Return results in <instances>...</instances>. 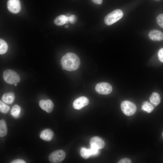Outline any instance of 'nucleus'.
Masks as SVG:
<instances>
[{
  "mask_svg": "<svg viewBox=\"0 0 163 163\" xmlns=\"http://www.w3.org/2000/svg\"><path fill=\"white\" fill-rule=\"evenodd\" d=\"M10 109L9 106L4 103L1 101H0V111L2 113L4 114L7 113Z\"/></svg>",
  "mask_w": 163,
  "mask_h": 163,
  "instance_id": "obj_21",
  "label": "nucleus"
},
{
  "mask_svg": "<svg viewBox=\"0 0 163 163\" xmlns=\"http://www.w3.org/2000/svg\"><path fill=\"white\" fill-rule=\"evenodd\" d=\"M17 85L16 84H15V86H16Z\"/></svg>",
  "mask_w": 163,
  "mask_h": 163,
  "instance_id": "obj_30",
  "label": "nucleus"
},
{
  "mask_svg": "<svg viewBox=\"0 0 163 163\" xmlns=\"http://www.w3.org/2000/svg\"><path fill=\"white\" fill-rule=\"evenodd\" d=\"M68 17L64 15H61L57 17L54 21L55 24L61 26L68 22Z\"/></svg>",
  "mask_w": 163,
  "mask_h": 163,
  "instance_id": "obj_15",
  "label": "nucleus"
},
{
  "mask_svg": "<svg viewBox=\"0 0 163 163\" xmlns=\"http://www.w3.org/2000/svg\"><path fill=\"white\" fill-rule=\"evenodd\" d=\"M121 110L123 113L128 116H131L134 114L136 110V107L133 103L128 101H123L120 105Z\"/></svg>",
  "mask_w": 163,
  "mask_h": 163,
  "instance_id": "obj_4",
  "label": "nucleus"
},
{
  "mask_svg": "<svg viewBox=\"0 0 163 163\" xmlns=\"http://www.w3.org/2000/svg\"><path fill=\"white\" fill-rule=\"evenodd\" d=\"M131 162L130 159L128 158H123L118 162V163H130Z\"/></svg>",
  "mask_w": 163,
  "mask_h": 163,
  "instance_id": "obj_25",
  "label": "nucleus"
},
{
  "mask_svg": "<svg viewBox=\"0 0 163 163\" xmlns=\"http://www.w3.org/2000/svg\"><path fill=\"white\" fill-rule=\"evenodd\" d=\"M39 106L42 109L48 113L51 112L54 107V105L53 102L50 99L42 100L40 101Z\"/></svg>",
  "mask_w": 163,
  "mask_h": 163,
  "instance_id": "obj_9",
  "label": "nucleus"
},
{
  "mask_svg": "<svg viewBox=\"0 0 163 163\" xmlns=\"http://www.w3.org/2000/svg\"><path fill=\"white\" fill-rule=\"evenodd\" d=\"M158 56L159 60L163 62V48L160 49L158 51Z\"/></svg>",
  "mask_w": 163,
  "mask_h": 163,
  "instance_id": "obj_24",
  "label": "nucleus"
},
{
  "mask_svg": "<svg viewBox=\"0 0 163 163\" xmlns=\"http://www.w3.org/2000/svg\"><path fill=\"white\" fill-rule=\"evenodd\" d=\"M103 0H91L92 2L95 4L100 5L102 3Z\"/></svg>",
  "mask_w": 163,
  "mask_h": 163,
  "instance_id": "obj_27",
  "label": "nucleus"
},
{
  "mask_svg": "<svg viewBox=\"0 0 163 163\" xmlns=\"http://www.w3.org/2000/svg\"><path fill=\"white\" fill-rule=\"evenodd\" d=\"M7 6L8 10L13 14L18 13L21 9V5L19 0H8Z\"/></svg>",
  "mask_w": 163,
  "mask_h": 163,
  "instance_id": "obj_8",
  "label": "nucleus"
},
{
  "mask_svg": "<svg viewBox=\"0 0 163 163\" xmlns=\"http://www.w3.org/2000/svg\"><path fill=\"white\" fill-rule=\"evenodd\" d=\"M65 27L66 28H67L69 27V26L68 25H66L65 26Z\"/></svg>",
  "mask_w": 163,
  "mask_h": 163,
  "instance_id": "obj_28",
  "label": "nucleus"
},
{
  "mask_svg": "<svg viewBox=\"0 0 163 163\" xmlns=\"http://www.w3.org/2000/svg\"><path fill=\"white\" fill-rule=\"evenodd\" d=\"M89 104V100L85 96H81L76 98L73 103V108L76 110H80Z\"/></svg>",
  "mask_w": 163,
  "mask_h": 163,
  "instance_id": "obj_7",
  "label": "nucleus"
},
{
  "mask_svg": "<svg viewBox=\"0 0 163 163\" xmlns=\"http://www.w3.org/2000/svg\"><path fill=\"white\" fill-rule=\"evenodd\" d=\"M77 21V17L74 15H72L68 16V21L72 24H75Z\"/></svg>",
  "mask_w": 163,
  "mask_h": 163,
  "instance_id": "obj_23",
  "label": "nucleus"
},
{
  "mask_svg": "<svg viewBox=\"0 0 163 163\" xmlns=\"http://www.w3.org/2000/svg\"><path fill=\"white\" fill-rule=\"evenodd\" d=\"M61 64L64 69L68 71H72L79 68L80 61L78 57L75 53H68L62 57Z\"/></svg>",
  "mask_w": 163,
  "mask_h": 163,
  "instance_id": "obj_1",
  "label": "nucleus"
},
{
  "mask_svg": "<svg viewBox=\"0 0 163 163\" xmlns=\"http://www.w3.org/2000/svg\"><path fill=\"white\" fill-rule=\"evenodd\" d=\"M91 146L95 147L98 149L104 148L105 143L103 140L98 136H94L92 138L90 142Z\"/></svg>",
  "mask_w": 163,
  "mask_h": 163,
  "instance_id": "obj_10",
  "label": "nucleus"
},
{
  "mask_svg": "<svg viewBox=\"0 0 163 163\" xmlns=\"http://www.w3.org/2000/svg\"><path fill=\"white\" fill-rule=\"evenodd\" d=\"M11 163H25L26 162L24 160L20 159H17L14 160L11 162Z\"/></svg>",
  "mask_w": 163,
  "mask_h": 163,
  "instance_id": "obj_26",
  "label": "nucleus"
},
{
  "mask_svg": "<svg viewBox=\"0 0 163 163\" xmlns=\"http://www.w3.org/2000/svg\"><path fill=\"white\" fill-rule=\"evenodd\" d=\"M154 107L151 104L147 101H144L141 107L142 110L148 113H151L154 109Z\"/></svg>",
  "mask_w": 163,
  "mask_h": 163,
  "instance_id": "obj_16",
  "label": "nucleus"
},
{
  "mask_svg": "<svg viewBox=\"0 0 163 163\" xmlns=\"http://www.w3.org/2000/svg\"><path fill=\"white\" fill-rule=\"evenodd\" d=\"M66 156L65 152L62 150H58L52 152L49 157V161L53 163H59L62 162Z\"/></svg>",
  "mask_w": 163,
  "mask_h": 163,
  "instance_id": "obj_5",
  "label": "nucleus"
},
{
  "mask_svg": "<svg viewBox=\"0 0 163 163\" xmlns=\"http://www.w3.org/2000/svg\"><path fill=\"white\" fill-rule=\"evenodd\" d=\"M80 154L82 157L85 159H88L92 156L90 149H87L84 147L81 148Z\"/></svg>",
  "mask_w": 163,
  "mask_h": 163,
  "instance_id": "obj_18",
  "label": "nucleus"
},
{
  "mask_svg": "<svg viewBox=\"0 0 163 163\" xmlns=\"http://www.w3.org/2000/svg\"><path fill=\"white\" fill-rule=\"evenodd\" d=\"M7 129L6 124L3 120L0 121V136L3 137L5 136L7 133Z\"/></svg>",
  "mask_w": 163,
  "mask_h": 163,
  "instance_id": "obj_17",
  "label": "nucleus"
},
{
  "mask_svg": "<svg viewBox=\"0 0 163 163\" xmlns=\"http://www.w3.org/2000/svg\"><path fill=\"white\" fill-rule=\"evenodd\" d=\"M123 15L121 10L116 9L106 16L104 18V22L107 25H110L120 19Z\"/></svg>",
  "mask_w": 163,
  "mask_h": 163,
  "instance_id": "obj_3",
  "label": "nucleus"
},
{
  "mask_svg": "<svg viewBox=\"0 0 163 163\" xmlns=\"http://www.w3.org/2000/svg\"><path fill=\"white\" fill-rule=\"evenodd\" d=\"M96 91L98 94L107 95L110 94L112 90L111 85L105 82H100L97 84L95 87Z\"/></svg>",
  "mask_w": 163,
  "mask_h": 163,
  "instance_id": "obj_6",
  "label": "nucleus"
},
{
  "mask_svg": "<svg viewBox=\"0 0 163 163\" xmlns=\"http://www.w3.org/2000/svg\"><path fill=\"white\" fill-rule=\"evenodd\" d=\"M8 45L7 43L2 39H0V54L5 53L8 50Z\"/></svg>",
  "mask_w": 163,
  "mask_h": 163,
  "instance_id": "obj_20",
  "label": "nucleus"
},
{
  "mask_svg": "<svg viewBox=\"0 0 163 163\" xmlns=\"http://www.w3.org/2000/svg\"><path fill=\"white\" fill-rule=\"evenodd\" d=\"M156 20L158 24L161 27L163 28V14L158 15L157 17Z\"/></svg>",
  "mask_w": 163,
  "mask_h": 163,
  "instance_id": "obj_22",
  "label": "nucleus"
},
{
  "mask_svg": "<svg viewBox=\"0 0 163 163\" xmlns=\"http://www.w3.org/2000/svg\"><path fill=\"white\" fill-rule=\"evenodd\" d=\"M54 134L50 129H46L42 131L40 134V137L45 141H50L53 138Z\"/></svg>",
  "mask_w": 163,
  "mask_h": 163,
  "instance_id": "obj_12",
  "label": "nucleus"
},
{
  "mask_svg": "<svg viewBox=\"0 0 163 163\" xmlns=\"http://www.w3.org/2000/svg\"><path fill=\"white\" fill-rule=\"evenodd\" d=\"M3 78L6 83L11 85L18 83L20 80L19 75L11 69H7L4 71Z\"/></svg>",
  "mask_w": 163,
  "mask_h": 163,
  "instance_id": "obj_2",
  "label": "nucleus"
},
{
  "mask_svg": "<svg viewBox=\"0 0 163 163\" xmlns=\"http://www.w3.org/2000/svg\"><path fill=\"white\" fill-rule=\"evenodd\" d=\"M162 137H163V133H162Z\"/></svg>",
  "mask_w": 163,
  "mask_h": 163,
  "instance_id": "obj_29",
  "label": "nucleus"
},
{
  "mask_svg": "<svg viewBox=\"0 0 163 163\" xmlns=\"http://www.w3.org/2000/svg\"><path fill=\"white\" fill-rule=\"evenodd\" d=\"M150 39L154 41H161L163 40V33L161 31L155 29L151 30L149 33Z\"/></svg>",
  "mask_w": 163,
  "mask_h": 163,
  "instance_id": "obj_11",
  "label": "nucleus"
},
{
  "mask_svg": "<svg viewBox=\"0 0 163 163\" xmlns=\"http://www.w3.org/2000/svg\"><path fill=\"white\" fill-rule=\"evenodd\" d=\"M149 100L151 103L154 107H156L160 103L161 98L158 94L155 92H154L150 96Z\"/></svg>",
  "mask_w": 163,
  "mask_h": 163,
  "instance_id": "obj_13",
  "label": "nucleus"
},
{
  "mask_svg": "<svg viewBox=\"0 0 163 163\" xmlns=\"http://www.w3.org/2000/svg\"><path fill=\"white\" fill-rule=\"evenodd\" d=\"M20 112V107L18 105H15L11 110V114L14 118H17L19 116Z\"/></svg>",
  "mask_w": 163,
  "mask_h": 163,
  "instance_id": "obj_19",
  "label": "nucleus"
},
{
  "mask_svg": "<svg viewBox=\"0 0 163 163\" xmlns=\"http://www.w3.org/2000/svg\"><path fill=\"white\" fill-rule=\"evenodd\" d=\"M14 98V94L12 92L5 93L2 97V100L3 101L8 104L12 103Z\"/></svg>",
  "mask_w": 163,
  "mask_h": 163,
  "instance_id": "obj_14",
  "label": "nucleus"
}]
</instances>
